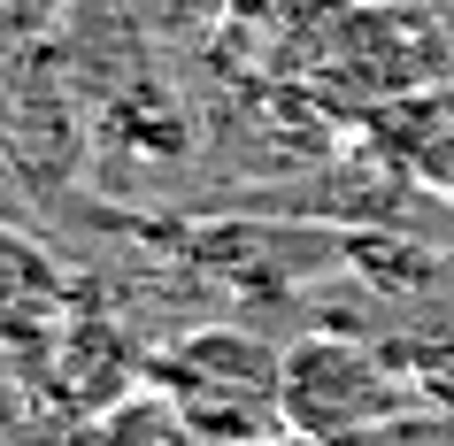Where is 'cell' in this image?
<instances>
[{
	"instance_id": "2",
	"label": "cell",
	"mask_w": 454,
	"mask_h": 446,
	"mask_svg": "<svg viewBox=\"0 0 454 446\" xmlns=\"http://www.w3.org/2000/svg\"><path fill=\"white\" fill-rule=\"evenodd\" d=\"M393 408H401V385L385 370V354L355 347V339L316 331V339H293L278 354V416H286L293 439H316V446L362 439Z\"/></svg>"
},
{
	"instance_id": "3",
	"label": "cell",
	"mask_w": 454,
	"mask_h": 446,
	"mask_svg": "<svg viewBox=\"0 0 454 446\" xmlns=\"http://www.w3.org/2000/svg\"><path fill=\"white\" fill-rule=\"evenodd\" d=\"M16 316H62V270L31 231L0 223V331Z\"/></svg>"
},
{
	"instance_id": "1",
	"label": "cell",
	"mask_w": 454,
	"mask_h": 446,
	"mask_svg": "<svg viewBox=\"0 0 454 446\" xmlns=\"http://www.w3.org/2000/svg\"><path fill=\"white\" fill-rule=\"evenodd\" d=\"M146 385L185 408L192 439H262L278 416V354L247 331H192L146 362Z\"/></svg>"
}]
</instances>
